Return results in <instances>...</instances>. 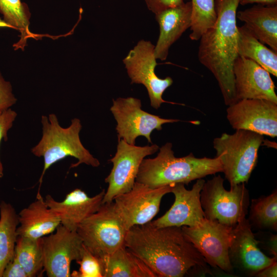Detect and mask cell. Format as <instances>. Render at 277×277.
Segmentation results:
<instances>
[{
  "label": "cell",
  "instance_id": "6da1fadb",
  "mask_svg": "<svg viewBox=\"0 0 277 277\" xmlns=\"http://www.w3.org/2000/svg\"><path fill=\"white\" fill-rule=\"evenodd\" d=\"M125 246L156 277H182L190 271L210 273L200 252L181 227H156L151 222L135 225L126 233Z\"/></svg>",
  "mask_w": 277,
  "mask_h": 277
},
{
  "label": "cell",
  "instance_id": "7a4b0ae2",
  "mask_svg": "<svg viewBox=\"0 0 277 277\" xmlns=\"http://www.w3.org/2000/svg\"><path fill=\"white\" fill-rule=\"evenodd\" d=\"M239 2L215 0V22L199 39V60L215 78L227 106L237 101L233 66L238 56L236 19Z\"/></svg>",
  "mask_w": 277,
  "mask_h": 277
},
{
  "label": "cell",
  "instance_id": "3957f363",
  "mask_svg": "<svg viewBox=\"0 0 277 277\" xmlns=\"http://www.w3.org/2000/svg\"><path fill=\"white\" fill-rule=\"evenodd\" d=\"M172 148V143H167L159 148L155 157L144 159L135 181L156 188L177 183L188 185L192 181L222 172L218 156L199 158L191 153L176 157Z\"/></svg>",
  "mask_w": 277,
  "mask_h": 277
},
{
  "label": "cell",
  "instance_id": "277c9868",
  "mask_svg": "<svg viewBox=\"0 0 277 277\" xmlns=\"http://www.w3.org/2000/svg\"><path fill=\"white\" fill-rule=\"evenodd\" d=\"M42 136L39 142L31 148V152L36 156L44 158V168L39 179V187L46 171L54 164L67 156L74 157L78 161L72 164L74 168L82 164L93 167L100 165L99 161L93 156L83 145L80 138L82 124L80 119L71 120L70 125L62 127L55 114L48 116L42 115Z\"/></svg>",
  "mask_w": 277,
  "mask_h": 277
},
{
  "label": "cell",
  "instance_id": "5b68a950",
  "mask_svg": "<svg viewBox=\"0 0 277 277\" xmlns=\"http://www.w3.org/2000/svg\"><path fill=\"white\" fill-rule=\"evenodd\" d=\"M264 135L249 130H235L224 133L213 141L216 156L219 157L225 179L230 187L247 183L254 169Z\"/></svg>",
  "mask_w": 277,
  "mask_h": 277
},
{
  "label": "cell",
  "instance_id": "8992f818",
  "mask_svg": "<svg viewBox=\"0 0 277 277\" xmlns=\"http://www.w3.org/2000/svg\"><path fill=\"white\" fill-rule=\"evenodd\" d=\"M220 175L205 182L200 193V202L207 219L235 227L246 218L250 205L249 193L245 183L224 187Z\"/></svg>",
  "mask_w": 277,
  "mask_h": 277
},
{
  "label": "cell",
  "instance_id": "52a82bcc",
  "mask_svg": "<svg viewBox=\"0 0 277 277\" xmlns=\"http://www.w3.org/2000/svg\"><path fill=\"white\" fill-rule=\"evenodd\" d=\"M76 231L84 246L101 260L124 245L127 230L112 201L102 204L79 225Z\"/></svg>",
  "mask_w": 277,
  "mask_h": 277
},
{
  "label": "cell",
  "instance_id": "ba28073f",
  "mask_svg": "<svg viewBox=\"0 0 277 277\" xmlns=\"http://www.w3.org/2000/svg\"><path fill=\"white\" fill-rule=\"evenodd\" d=\"M186 238L192 244L207 264L226 272L233 271L229 250L234 227L206 218L198 225L181 227Z\"/></svg>",
  "mask_w": 277,
  "mask_h": 277
},
{
  "label": "cell",
  "instance_id": "9c48e42d",
  "mask_svg": "<svg viewBox=\"0 0 277 277\" xmlns=\"http://www.w3.org/2000/svg\"><path fill=\"white\" fill-rule=\"evenodd\" d=\"M154 46L150 41L140 40L123 60L131 84L143 85L146 88L151 106L159 109L166 101L162 98L165 91L173 83L170 76L161 78L155 72L157 65L154 52Z\"/></svg>",
  "mask_w": 277,
  "mask_h": 277
},
{
  "label": "cell",
  "instance_id": "30bf717a",
  "mask_svg": "<svg viewBox=\"0 0 277 277\" xmlns=\"http://www.w3.org/2000/svg\"><path fill=\"white\" fill-rule=\"evenodd\" d=\"M141 106V100L132 97L113 100L110 110L117 123L118 140L134 145L136 138L143 136L152 144L151 134L154 130H161L163 124L180 121L152 114L142 110Z\"/></svg>",
  "mask_w": 277,
  "mask_h": 277
},
{
  "label": "cell",
  "instance_id": "8fae6325",
  "mask_svg": "<svg viewBox=\"0 0 277 277\" xmlns=\"http://www.w3.org/2000/svg\"><path fill=\"white\" fill-rule=\"evenodd\" d=\"M159 149V147L156 144L137 146L129 144L123 139L118 140L116 152L109 160L113 164V167L105 179L108 187L102 204L111 202L116 196L131 190L143 160Z\"/></svg>",
  "mask_w": 277,
  "mask_h": 277
},
{
  "label": "cell",
  "instance_id": "7c38bea8",
  "mask_svg": "<svg viewBox=\"0 0 277 277\" xmlns=\"http://www.w3.org/2000/svg\"><path fill=\"white\" fill-rule=\"evenodd\" d=\"M174 185L152 188L135 181L131 190L116 196L113 201L114 207L127 231L151 221L160 210L163 197L171 192Z\"/></svg>",
  "mask_w": 277,
  "mask_h": 277
},
{
  "label": "cell",
  "instance_id": "4fadbf2b",
  "mask_svg": "<svg viewBox=\"0 0 277 277\" xmlns=\"http://www.w3.org/2000/svg\"><path fill=\"white\" fill-rule=\"evenodd\" d=\"M44 271L49 277H69L70 264L78 261L84 245L76 231L62 224L43 238Z\"/></svg>",
  "mask_w": 277,
  "mask_h": 277
},
{
  "label": "cell",
  "instance_id": "5bb4252c",
  "mask_svg": "<svg viewBox=\"0 0 277 277\" xmlns=\"http://www.w3.org/2000/svg\"><path fill=\"white\" fill-rule=\"evenodd\" d=\"M226 117L235 130L277 136V104L263 99H242L228 106Z\"/></svg>",
  "mask_w": 277,
  "mask_h": 277
},
{
  "label": "cell",
  "instance_id": "9a60e30c",
  "mask_svg": "<svg viewBox=\"0 0 277 277\" xmlns=\"http://www.w3.org/2000/svg\"><path fill=\"white\" fill-rule=\"evenodd\" d=\"M205 181L196 180L191 189L188 190L182 183L173 185L171 192L174 202L170 208L161 217L151 223L156 227H193L201 223L205 215L200 202V193Z\"/></svg>",
  "mask_w": 277,
  "mask_h": 277
},
{
  "label": "cell",
  "instance_id": "2e32d148",
  "mask_svg": "<svg viewBox=\"0 0 277 277\" xmlns=\"http://www.w3.org/2000/svg\"><path fill=\"white\" fill-rule=\"evenodd\" d=\"M260 241L255 239L251 225L245 218L234 227L233 238L229 250V257L233 267L250 276L277 260L269 257L260 249Z\"/></svg>",
  "mask_w": 277,
  "mask_h": 277
},
{
  "label": "cell",
  "instance_id": "e0dca14e",
  "mask_svg": "<svg viewBox=\"0 0 277 277\" xmlns=\"http://www.w3.org/2000/svg\"><path fill=\"white\" fill-rule=\"evenodd\" d=\"M233 71L236 100L263 99L277 104L275 86L270 73L255 62L238 56Z\"/></svg>",
  "mask_w": 277,
  "mask_h": 277
},
{
  "label": "cell",
  "instance_id": "ac0fdd59",
  "mask_svg": "<svg viewBox=\"0 0 277 277\" xmlns=\"http://www.w3.org/2000/svg\"><path fill=\"white\" fill-rule=\"evenodd\" d=\"M105 190L90 197L80 189L76 188L67 194L61 202L47 195L45 202L59 217L61 224L71 231H76L79 225L96 212L102 205Z\"/></svg>",
  "mask_w": 277,
  "mask_h": 277
},
{
  "label": "cell",
  "instance_id": "d6986e66",
  "mask_svg": "<svg viewBox=\"0 0 277 277\" xmlns=\"http://www.w3.org/2000/svg\"><path fill=\"white\" fill-rule=\"evenodd\" d=\"M191 12L190 1L155 14L160 29L159 36L154 49L156 59L166 60L171 45L190 28Z\"/></svg>",
  "mask_w": 277,
  "mask_h": 277
},
{
  "label": "cell",
  "instance_id": "ffe728a7",
  "mask_svg": "<svg viewBox=\"0 0 277 277\" xmlns=\"http://www.w3.org/2000/svg\"><path fill=\"white\" fill-rule=\"evenodd\" d=\"M39 190L36 200L18 214L17 235L38 239L54 232L61 225L59 217L47 205Z\"/></svg>",
  "mask_w": 277,
  "mask_h": 277
},
{
  "label": "cell",
  "instance_id": "44dd1931",
  "mask_svg": "<svg viewBox=\"0 0 277 277\" xmlns=\"http://www.w3.org/2000/svg\"><path fill=\"white\" fill-rule=\"evenodd\" d=\"M236 17L260 42L277 52V5H255L239 11Z\"/></svg>",
  "mask_w": 277,
  "mask_h": 277
},
{
  "label": "cell",
  "instance_id": "7402d4cb",
  "mask_svg": "<svg viewBox=\"0 0 277 277\" xmlns=\"http://www.w3.org/2000/svg\"><path fill=\"white\" fill-rule=\"evenodd\" d=\"M99 261L103 277H156L125 245Z\"/></svg>",
  "mask_w": 277,
  "mask_h": 277
},
{
  "label": "cell",
  "instance_id": "603a6c76",
  "mask_svg": "<svg viewBox=\"0 0 277 277\" xmlns=\"http://www.w3.org/2000/svg\"><path fill=\"white\" fill-rule=\"evenodd\" d=\"M238 54L250 59L277 76V52L260 42L243 26L238 27Z\"/></svg>",
  "mask_w": 277,
  "mask_h": 277
},
{
  "label": "cell",
  "instance_id": "cb8c5ba5",
  "mask_svg": "<svg viewBox=\"0 0 277 277\" xmlns=\"http://www.w3.org/2000/svg\"><path fill=\"white\" fill-rule=\"evenodd\" d=\"M18 215L10 203H0V277L8 263L13 260L16 241Z\"/></svg>",
  "mask_w": 277,
  "mask_h": 277
},
{
  "label": "cell",
  "instance_id": "d4e9b609",
  "mask_svg": "<svg viewBox=\"0 0 277 277\" xmlns=\"http://www.w3.org/2000/svg\"><path fill=\"white\" fill-rule=\"evenodd\" d=\"M0 13L10 28L20 32V39L13 45L15 50H24L28 39L39 36L30 30L31 13L27 4L21 0H0Z\"/></svg>",
  "mask_w": 277,
  "mask_h": 277
},
{
  "label": "cell",
  "instance_id": "484cf974",
  "mask_svg": "<svg viewBox=\"0 0 277 277\" xmlns=\"http://www.w3.org/2000/svg\"><path fill=\"white\" fill-rule=\"evenodd\" d=\"M14 258L28 277L40 276L44 271L43 238L31 239L18 235Z\"/></svg>",
  "mask_w": 277,
  "mask_h": 277
},
{
  "label": "cell",
  "instance_id": "4316f807",
  "mask_svg": "<svg viewBox=\"0 0 277 277\" xmlns=\"http://www.w3.org/2000/svg\"><path fill=\"white\" fill-rule=\"evenodd\" d=\"M248 220L259 229L277 230V192L251 200Z\"/></svg>",
  "mask_w": 277,
  "mask_h": 277
},
{
  "label": "cell",
  "instance_id": "83f0119b",
  "mask_svg": "<svg viewBox=\"0 0 277 277\" xmlns=\"http://www.w3.org/2000/svg\"><path fill=\"white\" fill-rule=\"evenodd\" d=\"M191 33L192 41H198L216 20L215 0H191Z\"/></svg>",
  "mask_w": 277,
  "mask_h": 277
},
{
  "label": "cell",
  "instance_id": "f1b7e54d",
  "mask_svg": "<svg viewBox=\"0 0 277 277\" xmlns=\"http://www.w3.org/2000/svg\"><path fill=\"white\" fill-rule=\"evenodd\" d=\"M80 265L78 271H73L71 276L103 277L101 263L84 245L80 259L76 261Z\"/></svg>",
  "mask_w": 277,
  "mask_h": 277
},
{
  "label": "cell",
  "instance_id": "f546056e",
  "mask_svg": "<svg viewBox=\"0 0 277 277\" xmlns=\"http://www.w3.org/2000/svg\"><path fill=\"white\" fill-rule=\"evenodd\" d=\"M17 113L11 108L0 114V146L3 141L8 140V132L12 128ZM4 175V168L0 157V178Z\"/></svg>",
  "mask_w": 277,
  "mask_h": 277
},
{
  "label": "cell",
  "instance_id": "4dcf8cb0",
  "mask_svg": "<svg viewBox=\"0 0 277 277\" xmlns=\"http://www.w3.org/2000/svg\"><path fill=\"white\" fill-rule=\"evenodd\" d=\"M16 101L10 82L4 79L0 71V114L10 109Z\"/></svg>",
  "mask_w": 277,
  "mask_h": 277
},
{
  "label": "cell",
  "instance_id": "1f68e13d",
  "mask_svg": "<svg viewBox=\"0 0 277 277\" xmlns=\"http://www.w3.org/2000/svg\"><path fill=\"white\" fill-rule=\"evenodd\" d=\"M145 1L148 9L155 14L184 3L183 0H145Z\"/></svg>",
  "mask_w": 277,
  "mask_h": 277
},
{
  "label": "cell",
  "instance_id": "d6a6232c",
  "mask_svg": "<svg viewBox=\"0 0 277 277\" xmlns=\"http://www.w3.org/2000/svg\"><path fill=\"white\" fill-rule=\"evenodd\" d=\"M2 277H28L24 269L14 258L6 265Z\"/></svg>",
  "mask_w": 277,
  "mask_h": 277
},
{
  "label": "cell",
  "instance_id": "836d02e7",
  "mask_svg": "<svg viewBox=\"0 0 277 277\" xmlns=\"http://www.w3.org/2000/svg\"><path fill=\"white\" fill-rule=\"evenodd\" d=\"M259 277H276L277 262L274 261L271 264L263 268L255 275Z\"/></svg>",
  "mask_w": 277,
  "mask_h": 277
},
{
  "label": "cell",
  "instance_id": "e575fe53",
  "mask_svg": "<svg viewBox=\"0 0 277 277\" xmlns=\"http://www.w3.org/2000/svg\"><path fill=\"white\" fill-rule=\"evenodd\" d=\"M267 243V249L273 258H277V236L276 234H271Z\"/></svg>",
  "mask_w": 277,
  "mask_h": 277
},
{
  "label": "cell",
  "instance_id": "d590c367",
  "mask_svg": "<svg viewBox=\"0 0 277 277\" xmlns=\"http://www.w3.org/2000/svg\"><path fill=\"white\" fill-rule=\"evenodd\" d=\"M257 3L263 5H277V0H240L239 4L245 5Z\"/></svg>",
  "mask_w": 277,
  "mask_h": 277
},
{
  "label": "cell",
  "instance_id": "8d00e7d4",
  "mask_svg": "<svg viewBox=\"0 0 277 277\" xmlns=\"http://www.w3.org/2000/svg\"><path fill=\"white\" fill-rule=\"evenodd\" d=\"M0 28H10V27L4 21V19L0 18Z\"/></svg>",
  "mask_w": 277,
  "mask_h": 277
}]
</instances>
